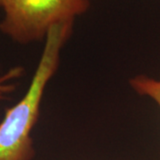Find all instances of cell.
Segmentation results:
<instances>
[{"label":"cell","instance_id":"obj_4","mask_svg":"<svg viewBox=\"0 0 160 160\" xmlns=\"http://www.w3.org/2000/svg\"><path fill=\"white\" fill-rule=\"evenodd\" d=\"M24 70L22 67H14L0 77V101L6 99L8 94L14 91L15 86L11 84V80L19 78L22 76Z\"/></svg>","mask_w":160,"mask_h":160},{"label":"cell","instance_id":"obj_2","mask_svg":"<svg viewBox=\"0 0 160 160\" xmlns=\"http://www.w3.org/2000/svg\"><path fill=\"white\" fill-rule=\"evenodd\" d=\"M91 6L90 0H0V30L21 45L46 39L55 25L74 22Z\"/></svg>","mask_w":160,"mask_h":160},{"label":"cell","instance_id":"obj_3","mask_svg":"<svg viewBox=\"0 0 160 160\" xmlns=\"http://www.w3.org/2000/svg\"><path fill=\"white\" fill-rule=\"evenodd\" d=\"M129 85L139 95L150 98L160 108V80L146 75H138L129 79Z\"/></svg>","mask_w":160,"mask_h":160},{"label":"cell","instance_id":"obj_1","mask_svg":"<svg viewBox=\"0 0 160 160\" xmlns=\"http://www.w3.org/2000/svg\"><path fill=\"white\" fill-rule=\"evenodd\" d=\"M73 25L74 22H62L49 30L28 90L15 105L6 110L0 123V160L33 159L31 132L38 120L45 91L59 68L62 49L72 34Z\"/></svg>","mask_w":160,"mask_h":160}]
</instances>
